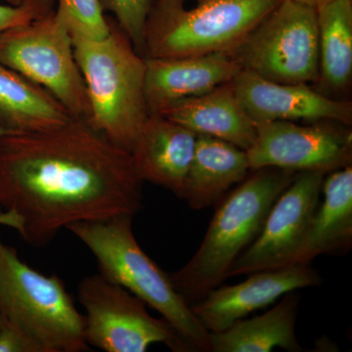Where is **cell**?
Segmentation results:
<instances>
[{"label": "cell", "instance_id": "cell-1", "mask_svg": "<svg viewBox=\"0 0 352 352\" xmlns=\"http://www.w3.org/2000/svg\"><path fill=\"white\" fill-rule=\"evenodd\" d=\"M142 184L131 153L87 120L0 138V226L34 247L78 222L133 217Z\"/></svg>", "mask_w": 352, "mask_h": 352}, {"label": "cell", "instance_id": "cell-2", "mask_svg": "<svg viewBox=\"0 0 352 352\" xmlns=\"http://www.w3.org/2000/svg\"><path fill=\"white\" fill-rule=\"evenodd\" d=\"M296 173L276 168L256 170L221 201L193 258L168 274L187 305L200 302L226 281L231 265L258 237L273 204Z\"/></svg>", "mask_w": 352, "mask_h": 352}, {"label": "cell", "instance_id": "cell-3", "mask_svg": "<svg viewBox=\"0 0 352 352\" xmlns=\"http://www.w3.org/2000/svg\"><path fill=\"white\" fill-rule=\"evenodd\" d=\"M105 38L72 36L90 105L88 124L131 153L149 117L145 94V58L115 19Z\"/></svg>", "mask_w": 352, "mask_h": 352}, {"label": "cell", "instance_id": "cell-4", "mask_svg": "<svg viewBox=\"0 0 352 352\" xmlns=\"http://www.w3.org/2000/svg\"><path fill=\"white\" fill-rule=\"evenodd\" d=\"M129 215L67 227L92 252L99 273L124 287L163 316L188 351L210 352V333L176 292L170 275L141 249Z\"/></svg>", "mask_w": 352, "mask_h": 352}, {"label": "cell", "instance_id": "cell-5", "mask_svg": "<svg viewBox=\"0 0 352 352\" xmlns=\"http://www.w3.org/2000/svg\"><path fill=\"white\" fill-rule=\"evenodd\" d=\"M157 0L148 15L144 58L168 59L232 51L282 0Z\"/></svg>", "mask_w": 352, "mask_h": 352}, {"label": "cell", "instance_id": "cell-6", "mask_svg": "<svg viewBox=\"0 0 352 352\" xmlns=\"http://www.w3.org/2000/svg\"><path fill=\"white\" fill-rule=\"evenodd\" d=\"M0 315L31 335L45 352L89 351L83 314L62 279L28 265L1 237Z\"/></svg>", "mask_w": 352, "mask_h": 352}, {"label": "cell", "instance_id": "cell-7", "mask_svg": "<svg viewBox=\"0 0 352 352\" xmlns=\"http://www.w3.org/2000/svg\"><path fill=\"white\" fill-rule=\"evenodd\" d=\"M0 63L45 88L74 118L89 119L73 39L56 11L0 34Z\"/></svg>", "mask_w": 352, "mask_h": 352}, {"label": "cell", "instance_id": "cell-8", "mask_svg": "<svg viewBox=\"0 0 352 352\" xmlns=\"http://www.w3.org/2000/svg\"><path fill=\"white\" fill-rule=\"evenodd\" d=\"M230 53L243 69L271 82H315L320 72L316 8L282 0Z\"/></svg>", "mask_w": 352, "mask_h": 352}, {"label": "cell", "instance_id": "cell-9", "mask_svg": "<svg viewBox=\"0 0 352 352\" xmlns=\"http://www.w3.org/2000/svg\"><path fill=\"white\" fill-rule=\"evenodd\" d=\"M78 295L88 346L106 352H145L164 344L173 351H188L168 322L154 318L144 302L101 273L85 277Z\"/></svg>", "mask_w": 352, "mask_h": 352}, {"label": "cell", "instance_id": "cell-10", "mask_svg": "<svg viewBox=\"0 0 352 352\" xmlns=\"http://www.w3.org/2000/svg\"><path fill=\"white\" fill-rule=\"evenodd\" d=\"M323 171H302L271 207L258 237L234 261L227 278L296 265L319 206Z\"/></svg>", "mask_w": 352, "mask_h": 352}, {"label": "cell", "instance_id": "cell-11", "mask_svg": "<svg viewBox=\"0 0 352 352\" xmlns=\"http://www.w3.org/2000/svg\"><path fill=\"white\" fill-rule=\"evenodd\" d=\"M256 135L245 151L250 168L330 171L351 166V133L326 124L303 126L289 120L256 122Z\"/></svg>", "mask_w": 352, "mask_h": 352}, {"label": "cell", "instance_id": "cell-12", "mask_svg": "<svg viewBox=\"0 0 352 352\" xmlns=\"http://www.w3.org/2000/svg\"><path fill=\"white\" fill-rule=\"evenodd\" d=\"M321 282L319 273L309 265L258 271L242 283L212 289L190 307L208 332L219 333L286 294L318 286Z\"/></svg>", "mask_w": 352, "mask_h": 352}, {"label": "cell", "instance_id": "cell-13", "mask_svg": "<svg viewBox=\"0 0 352 352\" xmlns=\"http://www.w3.org/2000/svg\"><path fill=\"white\" fill-rule=\"evenodd\" d=\"M232 85L241 105L254 122L296 120H328L346 124L351 122V103L333 100L303 83L271 82L242 69Z\"/></svg>", "mask_w": 352, "mask_h": 352}, {"label": "cell", "instance_id": "cell-14", "mask_svg": "<svg viewBox=\"0 0 352 352\" xmlns=\"http://www.w3.org/2000/svg\"><path fill=\"white\" fill-rule=\"evenodd\" d=\"M145 94L150 113L231 82L242 67L228 51L200 56L145 58Z\"/></svg>", "mask_w": 352, "mask_h": 352}, {"label": "cell", "instance_id": "cell-15", "mask_svg": "<svg viewBox=\"0 0 352 352\" xmlns=\"http://www.w3.org/2000/svg\"><path fill=\"white\" fill-rule=\"evenodd\" d=\"M197 138L182 124L150 113L131 153L139 177L182 199Z\"/></svg>", "mask_w": 352, "mask_h": 352}, {"label": "cell", "instance_id": "cell-16", "mask_svg": "<svg viewBox=\"0 0 352 352\" xmlns=\"http://www.w3.org/2000/svg\"><path fill=\"white\" fill-rule=\"evenodd\" d=\"M160 115L197 135L221 139L247 151L256 135V122L236 96L232 82L207 94L176 102Z\"/></svg>", "mask_w": 352, "mask_h": 352}, {"label": "cell", "instance_id": "cell-17", "mask_svg": "<svg viewBox=\"0 0 352 352\" xmlns=\"http://www.w3.org/2000/svg\"><path fill=\"white\" fill-rule=\"evenodd\" d=\"M250 170L245 150L221 139L198 135L182 199L192 210L210 207L242 182Z\"/></svg>", "mask_w": 352, "mask_h": 352}, {"label": "cell", "instance_id": "cell-18", "mask_svg": "<svg viewBox=\"0 0 352 352\" xmlns=\"http://www.w3.org/2000/svg\"><path fill=\"white\" fill-rule=\"evenodd\" d=\"M319 204L296 265H309L321 254L347 251L352 242V168L344 166L324 178Z\"/></svg>", "mask_w": 352, "mask_h": 352}, {"label": "cell", "instance_id": "cell-19", "mask_svg": "<svg viewBox=\"0 0 352 352\" xmlns=\"http://www.w3.org/2000/svg\"><path fill=\"white\" fill-rule=\"evenodd\" d=\"M286 294L281 302L261 316L240 319L219 333H210V352H270L276 347L302 351L296 337L298 298Z\"/></svg>", "mask_w": 352, "mask_h": 352}, {"label": "cell", "instance_id": "cell-20", "mask_svg": "<svg viewBox=\"0 0 352 352\" xmlns=\"http://www.w3.org/2000/svg\"><path fill=\"white\" fill-rule=\"evenodd\" d=\"M73 118L45 88L0 63V126L9 131H41Z\"/></svg>", "mask_w": 352, "mask_h": 352}, {"label": "cell", "instance_id": "cell-21", "mask_svg": "<svg viewBox=\"0 0 352 352\" xmlns=\"http://www.w3.org/2000/svg\"><path fill=\"white\" fill-rule=\"evenodd\" d=\"M316 11L322 78L339 89L349 82L352 72V2L329 0Z\"/></svg>", "mask_w": 352, "mask_h": 352}, {"label": "cell", "instance_id": "cell-22", "mask_svg": "<svg viewBox=\"0 0 352 352\" xmlns=\"http://www.w3.org/2000/svg\"><path fill=\"white\" fill-rule=\"evenodd\" d=\"M56 13L64 21L72 36L99 39L110 31L99 0H57Z\"/></svg>", "mask_w": 352, "mask_h": 352}, {"label": "cell", "instance_id": "cell-23", "mask_svg": "<svg viewBox=\"0 0 352 352\" xmlns=\"http://www.w3.org/2000/svg\"><path fill=\"white\" fill-rule=\"evenodd\" d=\"M157 0H99L104 11L113 15L117 24L144 57V32L148 15Z\"/></svg>", "mask_w": 352, "mask_h": 352}, {"label": "cell", "instance_id": "cell-24", "mask_svg": "<svg viewBox=\"0 0 352 352\" xmlns=\"http://www.w3.org/2000/svg\"><path fill=\"white\" fill-rule=\"evenodd\" d=\"M55 2L56 0H21L17 6L0 4V34L54 12Z\"/></svg>", "mask_w": 352, "mask_h": 352}, {"label": "cell", "instance_id": "cell-25", "mask_svg": "<svg viewBox=\"0 0 352 352\" xmlns=\"http://www.w3.org/2000/svg\"><path fill=\"white\" fill-rule=\"evenodd\" d=\"M0 352H45L31 335L0 315Z\"/></svg>", "mask_w": 352, "mask_h": 352}, {"label": "cell", "instance_id": "cell-26", "mask_svg": "<svg viewBox=\"0 0 352 352\" xmlns=\"http://www.w3.org/2000/svg\"><path fill=\"white\" fill-rule=\"evenodd\" d=\"M296 1L300 2V3L307 4V6L315 7H318L321 6V4L325 3V2L329 1V0H296Z\"/></svg>", "mask_w": 352, "mask_h": 352}, {"label": "cell", "instance_id": "cell-27", "mask_svg": "<svg viewBox=\"0 0 352 352\" xmlns=\"http://www.w3.org/2000/svg\"><path fill=\"white\" fill-rule=\"evenodd\" d=\"M3 1L7 2L8 4H13V6H17V4L20 3L21 0H3Z\"/></svg>", "mask_w": 352, "mask_h": 352}, {"label": "cell", "instance_id": "cell-28", "mask_svg": "<svg viewBox=\"0 0 352 352\" xmlns=\"http://www.w3.org/2000/svg\"><path fill=\"white\" fill-rule=\"evenodd\" d=\"M9 131H7V129H4V127H2L0 126V138H2V136L6 135V133H8Z\"/></svg>", "mask_w": 352, "mask_h": 352}]
</instances>
